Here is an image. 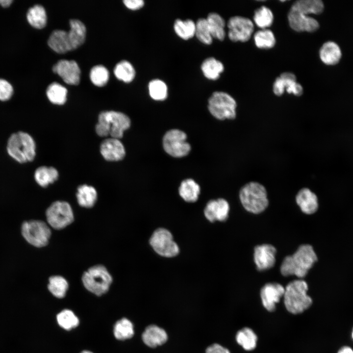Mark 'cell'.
<instances>
[{
    "label": "cell",
    "mask_w": 353,
    "mask_h": 353,
    "mask_svg": "<svg viewBox=\"0 0 353 353\" xmlns=\"http://www.w3.org/2000/svg\"><path fill=\"white\" fill-rule=\"evenodd\" d=\"M317 259L311 245H302L293 254L284 258L280 266V272L285 277L295 275L299 278L304 277Z\"/></svg>",
    "instance_id": "obj_1"
},
{
    "label": "cell",
    "mask_w": 353,
    "mask_h": 353,
    "mask_svg": "<svg viewBox=\"0 0 353 353\" xmlns=\"http://www.w3.org/2000/svg\"><path fill=\"white\" fill-rule=\"evenodd\" d=\"M308 289L306 282L303 279L293 280L287 285L283 299L285 309L289 313L300 314L311 307L313 300L307 293Z\"/></svg>",
    "instance_id": "obj_2"
},
{
    "label": "cell",
    "mask_w": 353,
    "mask_h": 353,
    "mask_svg": "<svg viewBox=\"0 0 353 353\" xmlns=\"http://www.w3.org/2000/svg\"><path fill=\"white\" fill-rule=\"evenodd\" d=\"M6 150L13 159L21 164L32 161L36 156L34 140L29 134L23 131H18L10 135Z\"/></svg>",
    "instance_id": "obj_3"
},
{
    "label": "cell",
    "mask_w": 353,
    "mask_h": 353,
    "mask_svg": "<svg viewBox=\"0 0 353 353\" xmlns=\"http://www.w3.org/2000/svg\"><path fill=\"white\" fill-rule=\"evenodd\" d=\"M130 126V119L126 114L118 111H106L100 114L95 129L100 136L110 135L112 138L119 139Z\"/></svg>",
    "instance_id": "obj_4"
},
{
    "label": "cell",
    "mask_w": 353,
    "mask_h": 353,
    "mask_svg": "<svg viewBox=\"0 0 353 353\" xmlns=\"http://www.w3.org/2000/svg\"><path fill=\"white\" fill-rule=\"evenodd\" d=\"M239 199L244 208L254 214L262 212L269 205L265 187L256 181L249 182L241 188Z\"/></svg>",
    "instance_id": "obj_5"
},
{
    "label": "cell",
    "mask_w": 353,
    "mask_h": 353,
    "mask_svg": "<svg viewBox=\"0 0 353 353\" xmlns=\"http://www.w3.org/2000/svg\"><path fill=\"white\" fill-rule=\"evenodd\" d=\"M81 279L85 288L97 296L105 294L113 281L111 275L102 265L89 268L84 272Z\"/></svg>",
    "instance_id": "obj_6"
},
{
    "label": "cell",
    "mask_w": 353,
    "mask_h": 353,
    "mask_svg": "<svg viewBox=\"0 0 353 353\" xmlns=\"http://www.w3.org/2000/svg\"><path fill=\"white\" fill-rule=\"evenodd\" d=\"M237 103L234 98L228 93L216 91L209 97L208 108L215 118L224 120L236 118Z\"/></svg>",
    "instance_id": "obj_7"
},
{
    "label": "cell",
    "mask_w": 353,
    "mask_h": 353,
    "mask_svg": "<svg viewBox=\"0 0 353 353\" xmlns=\"http://www.w3.org/2000/svg\"><path fill=\"white\" fill-rule=\"evenodd\" d=\"M21 232L28 243L36 248L47 246L51 234L49 226L39 220L24 222L21 227Z\"/></svg>",
    "instance_id": "obj_8"
},
{
    "label": "cell",
    "mask_w": 353,
    "mask_h": 353,
    "mask_svg": "<svg viewBox=\"0 0 353 353\" xmlns=\"http://www.w3.org/2000/svg\"><path fill=\"white\" fill-rule=\"evenodd\" d=\"M47 222L53 228L62 229L71 224L74 220L73 211L71 205L65 201H56L47 209Z\"/></svg>",
    "instance_id": "obj_9"
},
{
    "label": "cell",
    "mask_w": 353,
    "mask_h": 353,
    "mask_svg": "<svg viewBox=\"0 0 353 353\" xmlns=\"http://www.w3.org/2000/svg\"><path fill=\"white\" fill-rule=\"evenodd\" d=\"M149 242L154 252L161 256L173 257L179 253V247L174 240L172 234L166 228L156 229L150 237Z\"/></svg>",
    "instance_id": "obj_10"
},
{
    "label": "cell",
    "mask_w": 353,
    "mask_h": 353,
    "mask_svg": "<svg viewBox=\"0 0 353 353\" xmlns=\"http://www.w3.org/2000/svg\"><path fill=\"white\" fill-rule=\"evenodd\" d=\"M186 139V134L183 131L177 129L170 130L163 136V149L173 157H184L191 150L190 145L187 142Z\"/></svg>",
    "instance_id": "obj_11"
},
{
    "label": "cell",
    "mask_w": 353,
    "mask_h": 353,
    "mask_svg": "<svg viewBox=\"0 0 353 353\" xmlns=\"http://www.w3.org/2000/svg\"><path fill=\"white\" fill-rule=\"evenodd\" d=\"M228 36L232 42H245L251 38L254 29L252 22L249 18L235 16L227 22Z\"/></svg>",
    "instance_id": "obj_12"
},
{
    "label": "cell",
    "mask_w": 353,
    "mask_h": 353,
    "mask_svg": "<svg viewBox=\"0 0 353 353\" xmlns=\"http://www.w3.org/2000/svg\"><path fill=\"white\" fill-rule=\"evenodd\" d=\"M285 288L277 282H270L265 284L261 289L260 296L264 308L269 312L276 310L277 304L283 298Z\"/></svg>",
    "instance_id": "obj_13"
},
{
    "label": "cell",
    "mask_w": 353,
    "mask_h": 353,
    "mask_svg": "<svg viewBox=\"0 0 353 353\" xmlns=\"http://www.w3.org/2000/svg\"><path fill=\"white\" fill-rule=\"evenodd\" d=\"M273 91L277 96H281L286 91L289 94H293L296 96H300L303 93L302 86L297 82L295 75L290 72L282 73L275 80Z\"/></svg>",
    "instance_id": "obj_14"
},
{
    "label": "cell",
    "mask_w": 353,
    "mask_h": 353,
    "mask_svg": "<svg viewBox=\"0 0 353 353\" xmlns=\"http://www.w3.org/2000/svg\"><path fill=\"white\" fill-rule=\"evenodd\" d=\"M52 71L69 85H77L80 79V69L74 60L62 59L52 67Z\"/></svg>",
    "instance_id": "obj_15"
},
{
    "label": "cell",
    "mask_w": 353,
    "mask_h": 353,
    "mask_svg": "<svg viewBox=\"0 0 353 353\" xmlns=\"http://www.w3.org/2000/svg\"><path fill=\"white\" fill-rule=\"evenodd\" d=\"M287 18L290 26L297 32H312L319 27V24L316 19L291 9Z\"/></svg>",
    "instance_id": "obj_16"
},
{
    "label": "cell",
    "mask_w": 353,
    "mask_h": 353,
    "mask_svg": "<svg viewBox=\"0 0 353 353\" xmlns=\"http://www.w3.org/2000/svg\"><path fill=\"white\" fill-rule=\"evenodd\" d=\"M277 250L271 244H262L255 247L254 261L258 271H264L273 267L276 262Z\"/></svg>",
    "instance_id": "obj_17"
},
{
    "label": "cell",
    "mask_w": 353,
    "mask_h": 353,
    "mask_svg": "<svg viewBox=\"0 0 353 353\" xmlns=\"http://www.w3.org/2000/svg\"><path fill=\"white\" fill-rule=\"evenodd\" d=\"M229 211V205L225 199L219 198L209 201L206 204L204 214L209 222L218 221L224 222L227 220Z\"/></svg>",
    "instance_id": "obj_18"
},
{
    "label": "cell",
    "mask_w": 353,
    "mask_h": 353,
    "mask_svg": "<svg viewBox=\"0 0 353 353\" xmlns=\"http://www.w3.org/2000/svg\"><path fill=\"white\" fill-rule=\"evenodd\" d=\"M100 152L103 157L109 161L123 159L126 154L125 147L119 139L109 138L104 140L100 146Z\"/></svg>",
    "instance_id": "obj_19"
},
{
    "label": "cell",
    "mask_w": 353,
    "mask_h": 353,
    "mask_svg": "<svg viewBox=\"0 0 353 353\" xmlns=\"http://www.w3.org/2000/svg\"><path fill=\"white\" fill-rule=\"evenodd\" d=\"M168 336L166 330L156 325L147 326L142 334V340L145 345L155 348L164 344L168 340Z\"/></svg>",
    "instance_id": "obj_20"
},
{
    "label": "cell",
    "mask_w": 353,
    "mask_h": 353,
    "mask_svg": "<svg viewBox=\"0 0 353 353\" xmlns=\"http://www.w3.org/2000/svg\"><path fill=\"white\" fill-rule=\"evenodd\" d=\"M296 202L302 212L306 214H313L318 208L316 195L307 188H303L298 191Z\"/></svg>",
    "instance_id": "obj_21"
},
{
    "label": "cell",
    "mask_w": 353,
    "mask_h": 353,
    "mask_svg": "<svg viewBox=\"0 0 353 353\" xmlns=\"http://www.w3.org/2000/svg\"><path fill=\"white\" fill-rule=\"evenodd\" d=\"M48 44L52 50L58 53L72 50L68 32L65 30L53 31L49 38Z\"/></svg>",
    "instance_id": "obj_22"
},
{
    "label": "cell",
    "mask_w": 353,
    "mask_h": 353,
    "mask_svg": "<svg viewBox=\"0 0 353 353\" xmlns=\"http://www.w3.org/2000/svg\"><path fill=\"white\" fill-rule=\"evenodd\" d=\"M70 29L68 32L72 50L80 46L84 42L86 29L84 24L77 19L70 21Z\"/></svg>",
    "instance_id": "obj_23"
},
{
    "label": "cell",
    "mask_w": 353,
    "mask_h": 353,
    "mask_svg": "<svg viewBox=\"0 0 353 353\" xmlns=\"http://www.w3.org/2000/svg\"><path fill=\"white\" fill-rule=\"evenodd\" d=\"M319 55L324 63L328 65H334L339 62L342 53L337 44L332 41H328L325 43L321 47Z\"/></svg>",
    "instance_id": "obj_24"
},
{
    "label": "cell",
    "mask_w": 353,
    "mask_h": 353,
    "mask_svg": "<svg viewBox=\"0 0 353 353\" xmlns=\"http://www.w3.org/2000/svg\"><path fill=\"white\" fill-rule=\"evenodd\" d=\"M235 340L244 350L250 352L256 348L258 337L252 329L245 327L237 331Z\"/></svg>",
    "instance_id": "obj_25"
},
{
    "label": "cell",
    "mask_w": 353,
    "mask_h": 353,
    "mask_svg": "<svg viewBox=\"0 0 353 353\" xmlns=\"http://www.w3.org/2000/svg\"><path fill=\"white\" fill-rule=\"evenodd\" d=\"M290 9L306 15L320 14L324 10V5L321 0H299L293 3Z\"/></svg>",
    "instance_id": "obj_26"
},
{
    "label": "cell",
    "mask_w": 353,
    "mask_h": 353,
    "mask_svg": "<svg viewBox=\"0 0 353 353\" xmlns=\"http://www.w3.org/2000/svg\"><path fill=\"white\" fill-rule=\"evenodd\" d=\"M76 197L80 206L85 208H91L97 200L98 194L94 187L83 184L77 188Z\"/></svg>",
    "instance_id": "obj_27"
},
{
    "label": "cell",
    "mask_w": 353,
    "mask_h": 353,
    "mask_svg": "<svg viewBox=\"0 0 353 353\" xmlns=\"http://www.w3.org/2000/svg\"><path fill=\"white\" fill-rule=\"evenodd\" d=\"M200 187L193 179L188 178L182 181L179 187L180 196L186 202H194L200 194Z\"/></svg>",
    "instance_id": "obj_28"
},
{
    "label": "cell",
    "mask_w": 353,
    "mask_h": 353,
    "mask_svg": "<svg viewBox=\"0 0 353 353\" xmlns=\"http://www.w3.org/2000/svg\"><path fill=\"white\" fill-rule=\"evenodd\" d=\"M206 19L212 37L220 41L224 40L226 36L224 19L215 12L210 13Z\"/></svg>",
    "instance_id": "obj_29"
},
{
    "label": "cell",
    "mask_w": 353,
    "mask_h": 353,
    "mask_svg": "<svg viewBox=\"0 0 353 353\" xmlns=\"http://www.w3.org/2000/svg\"><path fill=\"white\" fill-rule=\"evenodd\" d=\"M34 177L35 181L39 185L46 187L57 179L58 173L53 167L43 166L36 169Z\"/></svg>",
    "instance_id": "obj_30"
},
{
    "label": "cell",
    "mask_w": 353,
    "mask_h": 353,
    "mask_svg": "<svg viewBox=\"0 0 353 353\" xmlns=\"http://www.w3.org/2000/svg\"><path fill=\"white\" fill-rule=\"evenodd\" d=\"M201 69L203 75L207 79L216 80L224 71V66L221 61L211 57L206 58L202 62Z\"/></svg>",
    "instance_id": "obj_31"
},
{
    "label": "cell",
    "mask_w": 353,
    "mask_h": 353,
    "mask_svg": "<svg viewBox=\"0 0 353 353\" xmlns=\"http://www.w3.org/2000/svg\"><path fill=\"white\" fill-rule=\"evenodd\" d=\"M26 17L29 24L36 28H44L47 24V14L45 9L41 5L36 4L30 8Z\"/></svg>",
    "instance_id": "obj_32"
},
{
    "label": "cell",
    "mask_w": 353,
    "mask_h": 353,
    "mask_svg": "<svg viewBox=\"0 0 353 353\" xmlns=\"http://www.w3.org/2000/svg\"><path fill=\"white\" fill-rule=\"evenodd\" d=\"M113 331L114 336L117 339L119 340L129 339L134 335V326L129 320L123 318L116 322Z\"/></svg>",
    "instance_id": "obj_33"
},
{
    "label": "cell",
    "mask_w": 353,
    "mask_h": 353,
    "mask_svg": "<svg viewBox=\"0 0 353 353\" xmlns=\"http://www.w3.org/2000/svg\"><path fill=\"white\" fill-rule=\"evenodd\" d=\"M174 29L178 36L184 40H188L195 35L196 23L191 19H176Z\"/></svg>",
    "instance_id": "obj_34"
},
{
    "label": "cell",
    "mask_w": 353,
    "mask_h": 353,
    "mask_svg": "<svg viewBox=\"0 0 353 353\" xmlns=\"http://www.w3.org/2000/svg\"><path fill=\"white\" fill-rule=\"evenodd\" d=\"M69 288L67 280L60 276H52L49 279L48 288L49 291L56 298H63Z\"/></svg>",
    "instance_id": "obj_35"
},
{
    "label": "cell",
    "mask_w": 353,
    "mask_h": 353,
    "mask_svg": "<svg viewBox=\"0 0 353 353\" xmlns=\"http://www.w3.org/2000/svg\"><path fill=\"white\" fill-rule=\"evenodd\" d=\"M46 94L50 101L55 104L62 105L67 100V89L56 82L49 85Z\"/></svg>",
    "instance_id": "obj_36"
},
{
    "label": "cell",
    "mask_w": 353,
    "mask_h": 353,
    "mask_svg": "<svg viewBox=\"0 0 353 353\" xmlns=\"http://www.w3.org/2000/svg\"><path fill=\"white\" fill-rule=\"evenodd\" d=\"M253 39L255 46L261 49H271L276 44V38L273 32L267 28L257 31L254 35Z\"/></svg>",
    "instance_id": "obj_37"
},
{
    "label": "cell",
    "mask_w": 353,
    "mask_h": 353,
    "mask_svg": "<svg viewBox=\"0 0 353 353\" xmlns=\"http://www.w3.org/2000/svg\"><path fill=\"white\" fill-rule=\"evenodd\" d=\"M116 77L125 82L132 81L135 76V71L132 64L126 60L118 63L114 69Z\"/></svg>",
    "instance_id": "obj_38"
},
{
    "label": "cell",
    "mask_w": 353,
    "mask_h": 353,
    "mask_svg": "<svg viewBox=\"0 0 353 353\" xmlns=\"http://www.w3.org/2000/svg\"><path fill=\"white\" fill-rule=\"evenodd\" d=\"M253 21L257 26L261 29H266L272 25L274 15L269 8L262 6L255 11Z\"/></svg>",
    "instance_id": "obj_39"
},
{
    "label": "cell",
    "mask_w": 353,
    "mask_h": 353,
    "mask_svg": "<svg viewBox=\"0 0 353 353\" xmlns=\"http://www.w3.org/2000/svg\"><path fill=\"white\" fill-rule=\"evenodd\" d=\"M56 320L59 326L67 330L76 328L79 323L78 317L69 309H64L59 312Z\"/></svg>",
    "instance_id": "obj_40"
},
{
    "label": "cell",
    "mask_w": 353,
    "mask_h": 353,
    "mask_svg": "<svg viewBox=\"0 0 353 353\" xmlns=\"http://www.w3.org/2000/svg\"><path fill=\"white\" fill-rule=\"evenodd\" d=\"M150 97L155 101H164L168 95V88L166 83L159 79L151 80L148 85Z\"/></svg>",
    "instance_id": "obj_41"
},
{
    "label": "cell",
    "mask_w": 353,
    "mask_h": 353,
    "mask_svg": "<svg viewBox=\"0 0 353 353\" xmlns=\"http://www.w3.org/2000/svg\"><path fill=\"white\" fill-rule=\"evenodd\" d=\"M202 43L210 45L212 43L213 37L211 34L207 20L205 18H200L196 23L195 35Z\"/></svg>",
    "instance_id": "obj_42"
},
{
    "label": "cell",
    "mask_w": 353,
    "mask_h": 353,
    "mask_svg": "<svg viewBox=\"0 0 353 353\" xmlns=\"http://www.w3.org/2000/svg\"><path fill=\"white\" fill-rule=\"evenodd\" d=\"M109 77L108 70L101 65L94 66L90 71V77L96 86L101 87L107 82Z\"/></svg>",
    "instance_id": "obj_43"
},
{
    "label": "cell",
    "mask_w": 353,
    "mask_h": 353,
    "mask_svg": "<svg viewBox=\"0 0 353 353\" xmlns=\"http://www.w3.org/2000/svg\"><path fill=\"white\" fill-rule=\"evenodd\" d=\"M13 92L12 85L6 80L0 79V101H8L11 98Z\"/></svg>",
    "instance_id": "obj_44"
},
{
    "label": "cell",
    "mask_w": 353,
    "mask_h": 353,
    "mask_svg": "<svg viewBox=\"0 0 353 353\" xmlns=\"http://www.w3.org/2000/svg\"><path fill=\"white\" fill-rule=\"evenodd\" d=\"M205 353H231L227 348L218 343H213L206 349Z\"/></svg>",
    "instance_id": "obj_45"
},
{
    "label": "cell",
    "mask_w": 353,
    "mask_h": 353,
    "mask_svg": "<svg viewBox=\"0 0 353 353\" xmlns=\"http://www.w3.org/2000/svg\"><path fill=\"white\" fill-rule=\"evenodd\" d=\"M125 5L131 10H137L142 8L144 5L143 0H124Z\"/></svg>",
    "instance_id": "obj_46"
},
{
    "label": "cell",
    "mask_w": 353,
    "mask_h": 353,
    "mask_svg": "<svg viewBox=\"0 0 353 353\" xmlns=\"http://www.w3.org/2000/svg\"><path fill=\"white\" fill-rule=\"evenodd\" d=\"M337 353H353V349L349 346L345 345L341 347Z\"/></svg>",
    "instance_id": "obj_47"
},
{
    "label": "cell",
    "mask_w": 353,
    "mask_h": 353,
    "mask_svg": "<svg viewBox=\"0 0 353 353\" xmlns=\"http://www.w3.org/2000/svg\"><path fill=\"white\" fill-rule=\"evenodd\" d=\"M11 0H0V4L3 7H8L12 2Z\"/></svg>",
    "instance_id": "obj_48"
},
{
    "label": "cell",
    "mask_w": 353,
    "mask_h": 353,
    "mask_svg": "<svg viewBox=\"0 0 353 353\" xmlns=\"http://www.w3.org/2000/svg\"><path fill=\"white\" fill-rule=\"evenodd\" d=\"M80 353H93L92 352L89 351H83Z\"/></svg>",
    "instance_id": "obj_49"
},
{
    "label": "cell",
    "mask_w": 353,
    "mask_h": 353,
    "mask_svg": "<svg viewBox=\"0 0 353 353\" xmlns=\"http://www.w3.org/2000/svg\"><path fill=\"white\" fill-rule=\"evenodd\" d=\"M351 335H352V339H353V329H352Z\"/></svg>",
    "instance_id": "obj_50"
}]
</instances>
